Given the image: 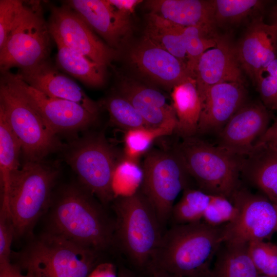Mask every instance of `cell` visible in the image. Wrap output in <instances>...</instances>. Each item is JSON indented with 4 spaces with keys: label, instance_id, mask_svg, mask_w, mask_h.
<instances>
[{
    "label": "cell",
    "instance_id": "cell-36",
    "mask_svg": "<svg viewBox=\"0 0 277 277\" xmlns=\"http://www.w3.org/2000/svg\"><path fill=\"white\" fill-rule=\"evenodd\" d=\"M237 214L238 208L230 199L212 194L202 221L211 226H222L233 221Z\"/></svg>",
    "mask_w": 277,
    "mask_h": 277
},
{
    "label": "cell",
    "instance_id": "cell-31",
    "mask_svg": "<svg viewBox=\"0 0 277 277\" xmlns=\"http://www.w3.org/2000/svg\"><path fill=\"white\" fill-rule=\"evenodd\" d=\"M103 104L108 112L111 122L126 131L151 128L132 104L118 93L108 97Z\"/></svg>",
    "mask_w": 277,
    "mask_h": 277
},
{
    "label": "cell",
    "instance_id": "cell-16",
    "mask_svg": "<svg viewBox=\"0 0 277 277\" xmlns=\"http://www.w3.org/2000/svg\"><path fill=\"white\" fill-rule=\"evenodd\" d=\"M235 49L242 69L254 83L261 72L277 59V27L266 23L263 15L254 17Z\"/></svg>",
    "mask_w": 277,
    "mask_h": 277
},
{
    "label": "cell",
    "instance_id": "cell-1",
    "mask_svg": "<svg viewBox=\"0 0 277 277\" xmlns=\"http://www.w3.org/2000/svg\"><path fill=\"white\" fill-rule=\"evenodd\" d=\"M83 186L63 188L52 201L49 231L101 254L115 245L114 221Z\"/></svg>",
    "mask_w": 277,
    "mask_h": 277
},
{
    "label": "cell",
    "instance_id": "cell-17",
    "mask_svg": "<svg viewBox=\"0 0 277 277\" xmlns=\"http://www.w3.org/2000/svg\"><path fill=\"white\" fill-rule=\"evenodd\" d=\"M216 41L215 46L203 54L196 68L195 80L201 100L215 85L225 82L245 84V73L237 56L235 44L225 35L218 34Z\"/></svg>",
    "mask_w": 277,
    "mask_h": 277
},
{
    "label": "cell",
    "instance_id": "cell-40",
    "mask_svg": "<svg viewBox=\"0 0 277 277\" xmlns=\"http://www.w3.org/2000/svg\"><path fill=\"white\" fill-rule=\"evenodd\" d=\"M259 145H266L277 148V115L272 124L255 144Z\"/></svg>",
    "mask_w": 277,
    "mask_h": 277
},
{
    "label": "cell",
    "instance_id": "cell-11",
    "mask_svg": "<svg viewBox=\"0 0 277 277\" xmlns=\"http://www.w3.org/2000/svg\"><path fill=\"white\" fill-rule=\"evenodd\" d=\"M230 200L238 208L235 219L224 225V242L265 241L277 232V205L241 186Z\"/></svg>",
    "mask_w": 277,
    "mask_h": 277
},
{
    "label": "cell",
    "instance_id": "cell-12",
    "mask_svg": "<svg viewBox=\"0 0 277 277\" xmlns=\"http://www.w3.org/2000/svg\"><path fill=\"white\" fill-rule=\"evenodd\" d=\"M2 74L34 109L49 130L56 135L84 130L97 118V115L77 103L54 97L36 90L16 74L9 71Z\"/></svg>",
    "mask_w": 277,
    "mask_h": 277
},
{
    "label": "cell",
    "instance_id": "cell-34",
    "mask_svg": "<svg viewBox=\"0 0 277 277\" xmlns=\"http://www.w3.org/2000/svg\"><path fill=\"white\" fill-rule=\"evenodd\" d=\"M143 171L137 162L125 157L117 165L112 178V189L115 197L131 194L141 186Z\"/></svg>",
    "mask_w": 277,
    "mask_h": 277
},
{
    "label": "cell",
    "instance_id": "cell-42",
    "mask_svg": "<svg viewBox=\"0 0 277 277\" xmlns=\"http://www.w3.org/2000/svg\"><path fill=\"white\" fill-rule=\"evenodd\" d=\"M117 10L123 13L130 16L136 6L143 2L141 0H108Z\"/></svg>",
    "mask_w": 277,
    "mask_h": 277
},
{
    "label": "cell",
    "instance_id": "cell-23",
    "mask_svg": "<svg viewBox=\"0 0 277 277\" xmlns=\"http://www.w3.org/2000/svg\"><path fill=\"white\" fill-rule=\"evenodd\" d=\"M277 205V148L255 145L243 159L241 177Z\"/></svg>",
    "mask_w": 277,
    "mask_h": 277
},
{
    "label": "cell",
    "instance_id": "cell-21",
    "mask_svg": "<svg viewBox=\"0 0 277 277\" xmlns=\"http://www.w3.org/2000/svg\"><path fill=\"white\" fill-rule=\"evenodd\" d=\"M118 93L132 104L150 127L176 132L178 122L172 105L158 89L125 78L119 84Z\"/></svg>",
    "mask_w": 277,
    "mask_h": 277
},
{
    "label": "cell",
    "instance_id": "cell-41",
    "mask_svg": "<svg viewBox=\"0 0 277 277\" xmlns=\"http://www.w3.org/2000/svg\"><path fill=\"white\" fill-rule=\"evenodd\" d=\"M88 277H118L115 266L109 263L97 264Z\"/></svg>",
    "mask_w": 277,
    "mask_h": 277
},
{
    "label": "cell",
    "instance_id": "cell-9",
    "mask_svg": "<svg viewBox=\"0 0 277 277\" xmlns=\"http://www.w3.org/2000/svg\"><path fill=\"white\" fill-rule=\"evenodd\" d=\"M51 36L39 1L26 2L16 25L0 48L1 73L31 68L48 60Z\"/></svg>",
    "mask_w": 277,
    "mask_h": 277
},
{
    "label": "cell",
    "instance_id": "cell-48",
    "mask_svg": "<svg viewBox=\"0 0 277 277\" xmlns=\"http://www.w3.org/2000/svg\"><path fill=\"white\" fill-rule=\"evenodd\" d=\"M28 275V277H34L32 274H31L30 273H27Z\"/></svg>",
    "mask_w": 277,
    "mask_h": 277
},
{
    "label": "cell",
    "instance_id": "cell-47",
    "mask_svg": "<svg viewBox=\"0 0 277 277\" xmlns=\"http://www.w3.org/2000/svg\"><path fill=\"white\" fill-rule=\"evenodd\" d=\"M258 277H271L265 275L260 274Z\"/></svg>",
    "mask_w": 277,
    "mask_h": 277
},
{
    "label": "cell",
    "instance_id": "cell-6",
    "mask_svg": "<svg viewBox=\"0 0 277 277\" xmlns=\"http://www.w3.org/2000/svg\"><path fill=\"white\" fill-rule=\"evenodd\" d=\"M100 254L49 231L33 240L19 259L34 277H88Z\"/></svg>",
    "mask_w": 277,
    "mask_h": 277
},
{
    "label": "cell",
    "instance_id": "cell-46",
    "mask_svg": "<svg viewBox=\"0 0 277 277\" xmlns=\"http://www.w3.org/2000/svg\"><path fill=\"white\" fill-rule=\"evenodd\" d=\"M118 277H136L130 271L126 269H120L118 272Z\"/></svg>",
    "mask_w": 277,
    "mask_h": 277
},
{
    "label": "cell",
    "instance_id": "cell-33",
    "mask_svg": "<svg viewBox=\"0 0 277 277\" xmlns=\"http://www.w3.org/2000/svg\"><path fill=\"white\" fill-rule=\"evenodd\" d=\"M172 132L163 128H141L126 131L124 136V157L138 162L146 154L154 140Z\"/></svg>",
    "mask_w": 277,
    "mask_h": 277
},
{
    "label": "cell",
    "instance_id": "cell-19",
    "mask_svg": "<svg viewBox=\"0 0 277 277\" xmlns=\"http://www.w3.org/2000/svg\"><path fill=\"white\" fill-rule=\"evenodd\" d=\"M197 133H217L247 101L245 84L225 82L211 87L201 98Z\"/></svg>",
    "mask_w": 277,
    "mask_h": 277
},
{
    "label": "cell",
    "instance_id": "cell-37",
    "mask_svg": "<svg viewBox=\"0 0 277 277\" xmlns=\"http://www.w3.org/2000/svg\"><path fill=\"white\" fill-rule=\"evenodd\" d=\"M254 84L264 105L271 111H277V59L261 72Z\"/></svg>",
    "mask_w": 277,
    "mask_h": 277
},
{
    "label": "cell",
    "instance_id": "cell-27",
    "mask_svg": "<svg viewBox=\"0 0 277 277\" xmlns=\"http://www.w3.org/2000/svg\"><path fill=\"white\" fill-rule=\"evenodd\" d=\"M184 28L155 13L149 12L146 16L143 36L187 65Z\"/></svg>",
    "mask_w": 277,
    "mask_h": 277
},
{
    "label": "cell",
    "instance_id": "cell-43",
    "mask_svg": "<svg viewBox=\"0 0 277 277\" xmlns=\"http://www.w3.org/2000/svg\"><path fill=\"white\" fill-rule=\"evenodd\" d=\"M0 277H28V275L23 274L19 266L7 261L0 262Z\"/></svg>",
    "mask_w": 277,
    "mask_h": 277
},
{
    "label": "cell",
    "instance_id": "cell-24",
    "mask_svg": "<svg viewBox=\"0 0 277 277\" xmlns=\"http://www.w3.org/2000/svg\"><path fill=\"white\" fill-rule=\"evenodd\" d=\"M171 96L178 122L176 132L182 138L195 136L202 111L195 80L190 78L174 86Z\"/></svg>",
    "mask_w": 277,
    "mask_h": 277
},
{
    "label": "cell",
    "instance_id": "cell-4",
    "mask_svg": "<svg viewBox=\"0 0 277 277\" xmlns=\"http://www.w3.org/2000/svg\"><path fill=\"white\" fill-rule=\"evenodd\" d=\"M59 172L56 163L26 161L14 176L1 210L9 213L15 238L30 233L38 219L50 208Z\"/></svg>",
    "mask_w": 277,
    "mask_h": 277
},
{
    "label": "cell",
    "instance_id": "cell-7",
    "mask_svg": "<svg viewBox=\"0 0 277 277\" xmlns=\"http://www.w3.org/2000/svg\"><path fill=\"white\" fill-rule=\"evenodd\" d=\"M65 158L82 186L105 205L115 199L112 178L118 163L124 158L102 133L90 134L71 143Z\"/></svg>",
    "mask_w": 277,
    "mask_h": 277
},
{
    "label": "cell",
    "instance_id": "cell-8",
    "mask_svg": "<svg viewBox=\"0 0 277 277\" xmlns=\"http://www.w3.org/2000/svg\"><path fill=\"white\" fill-rule=\"evenodd\" d=\"M0 110L18 139L26 161L44 160L49 154L65 147L57 135L49 130L37 112L3 74Z\"/></svg>",
    "mask_w": 277,
    "mask_h": 277
},
{
    "label": "cell",
    "instance_id": "cell-39",
    "mask_svg": "<svg viewBox=\"0 0 277 277\" xmlns=\"http://www.w3.org/2000/svg\"><path fill=\"white\" fill-rule=\"evenodd\" d=\"M15 238L14 228L8 212L0 211V262L10 261L11 247Z\"/></svg>",
    "mask_w": 277,
    "mask_h": 277
},
{
    "label": "cell",
    "instance_id": "cell-44",
    "mask_svg": "<svg viewBox=\"0 0 277 277\" xmlns=\"http://www.w3.org/2000/svg\"><path fill=\"white\" fill-rule=\"evenodd\" d=\"M147 269L149 277H182L168 273L152 265H150Z\"/></svg>",
    "mask_w": 277,
    "mask_h": 277
},
{
    "label": "cell",
    "instance_id": "cell-18",
    "mask_svg": "<svg viewBox=\"0 0 277 277\" xmlns=\"http://www.w3.org/2000/svg\"><path fill=\"white\" fill-rule=\"evenodd\" d=\"M64 3L113 49L117 50L132 32L130 16L120 11L108 0H69Z\"/></svg>",
    "mask_w": 277,
    "mask_h": 277
},
{
    "label": "cell",
    "instance_id": "cell-10",
    "mask_svg": "<svg viewBox=\"0 0 277 277\" xmlns=\"http://www.w3.org/2000/svg\"><path fill=\"white\" fill-rule=\"evenodd\" d=\"M142 167L143 178L140 190L163 226L170 221L175 200L189 187V175L174 149L149 150Z\"/></svg>",
    "mask_w": 277,
    "mask_h": 277
},
{
    "label": "cell",
    "instance_id": "cell-3",
    "mask_svg": "<svg viewBox=\"0 0 277 277\" xmlns=\"http://www.w3.org/2000/svg\"><path fill=\"white\" fill-rule=\"evenodd\" d=\"M112 202L115 245L136 267L147 269L164 233L154 210L140 189Z\"/></svg>",
    "mask_w": 277,
    "mask_h": 277
},
{
    "label": "cell",
    "instance_id": "cell-13",
    "mask_svg": "<svg viewBox=\"0 0 277 277\" xmlns=\"http://www.w3.org/2000/svg\"><path fill=\"white\" fill-rule=\"evenodd\" d=\"M48 24L51 35L96 63L109 66L119 55L117 50L100 39L82 17L65 4L51 7Z\"/></svg>",
    "mask_w": 277,
    "mask_h": 277
},
{
    "label": "cell",
    "instance_id": "cell-28",
    "mask_svg": "<svg viewBox=\"0 0 277 277\" xmlns=\"http://www.w3.org/2000/svg\"><path fill=\"white\" fill-rule=\"evenodd\" d=\"M21 144L0 110V180L1 205L7 200L12 180L20 169Z\"/></svg>",
    "mask_w": 277,
    "mask_h": 277
},
{
    "label": "cell",
    "instance_id": "cell-15",
    "mask_svg": "<svg viewBox=\"0 0 277 277\" xmlns=\"http://www.w3.org/2000/svg\"><path fill=\"white\" fill-rule=\"evenodd\" d=\"M128 60L139 74L168 89L193 78L185 63L144 36L132 47Z\"/></svg>",
    "mask_w": 277,
    "mask_h": 277
},
{
    "label": "cell",
    "instance_id": "cell-29",
    "mask_svg": "<svg viewBox=\"0 0 277 277\" xmlns=\"http://www.w3.org/2000/svg\"><path fill=\"white\" fill-rule=\"evenodd\" d=\"M272 3L262 0H213L216 27L236 25L247 18L263 15Z\"/></svg>",
    "mask_w": 277,
    "mask_h": 277
},
{
    "label": "cell",
    "instance_id": "cell-30",
    "mask_svg": "<svg viewBox=\"0 0 277 277\" xmlns=\"http://www.w3.org/2000/svg\"><path fill=\"white\" fill-rule=\"evenodd\" d=\"M211 196L199 189L186 188L180 201L172 208L170 221L173 225L202 221Z\"/></svg>",
    "mask_w": 277,
    "mask_h": 277
},
{
    "label": "cell",
    "instance_id": "cell-38",
    "mask_svg": "<svg viewBox=\"0 0 277 277\" xmlns=\"http://www.w3.org/2000/svg\"><path fill=\"white\" fill-rule=\"evenodd\" d=\"M26 5L23 1H0V48L19 19Z\"/></svg>",
    "mask_w": 277,
    "mask_h": 277
},
{
    "label": "cell",
    "instance_id": "cell-20",
    "mask_svg": "<svg viewBox=\"0 0 277 277\" xmlns=\"http://www.w3.org/2000/svg\"><path fill=\"white\" fill-rule=\"evenodd\" d=\"M16 74L26 83L49 96L68 100L97 115L101 104L91 99L73 80L61 73L47 60Z\"/></svg>",
    "mask_w": 277,
    "mask_h": 277
},
{
    "label": "cell",
    "instance_id": "cell-25",
    "mask_svg": "<svg viewBox=\"0 0 277 277\" xmlns=\"http://www.w3.org/2000/svg\"><path fill=\"white\" fill-rule=\"evenodd\" d=\"M51 36L57 46L56 61L61 70L88 86L97 88L104 85L107 66L89 60L66 46L55 36Z\"/></svg>",
    "mask_w": 277,
    "mask_h": 277
},
{
    "label": "cell",
    "instance_id": "cell-26",
    "mask_svg": "<svg viewBox=\"0 0 277 277\" xmlns=\"http://www.w3.org/2000/svg\"><path fill=\"white\" fill-rule=\"evenodd\" d=\"M248 244L223 242L215 254L211 277H258Z\"/></svg>",
    "mask_w": 277,
    "mask_h": 277
},
{
    "label": "cell",
    "instance_id": "cell-22",
    "mask_svg": "<svg viewBox=\"0 0 277 277\" xmlns=\"http://www.w3.org/2000/svg\"><path fill=\"white\" fill-rule=\"evenodd\" d=\"M145 6L169 22L184 28L197 27L215 35L213 1L149 0Z\"/></svg>",
    "mask_w": 277,
    "mask_h": 277
},
{
    "label": "cell",
    "instance_id": "cell-2",
    "mask_svg": "<svg viewBox=\"0 0 277 277\" xmlns=\"http://www.w3.org/2000/svg\"><path fill=\"white\" fill-rule=\"evenodd\" d=\"M224 225L203 221L172 225L163 233L150 265L182 277H211V263L224 242Z\"/></svg>",
    "mask_w": 277,
    "mask_h": 277
},
{
    "label": "cell",
    "instance_id": "cell-14",
    "mask_svg": "<svg viewBox=\"0 0 277 277\" xmlns=\"http://www.w3.org/2000/svg\"><path fill=\"white\" fill-rule=\"evenodd\" d=\"M272 117L261 101L247 102L217 134V145L237 155L247 156L270 126Z\"/></svg>",
    "mask_w": 277,
    "mask_h": 277
},
{
    "label": "cell",
    "instance_id": "cell-5",
    "mask_svg": "<svg viewBox=\"0 0 277 277\" xmlns=\"http://www.w3.org/2000/svg\"><path fill=\"white\" fill-rule=\"evenodd\" d=\"M182 138L174 149L199 189L230 199L241 186L240 179L244 157L195 136Z\"/></svg>",
    "mask_w": 277,
    "mask_h": 277
},
{
    "label": "cell",
    "instance_id": "cell-45",
    "mask_svg": "<svg viewBox=\"0 0 277 277\" xmlns=\"http://www.w3.org/2000/svg\"><path fill=\"white\" fill-rule=\"evenodd\" d=\"M268 24L277 27V3L272 2L268 11Z\"/></svg>",
    "mask_w": 277,
    "mask_h": 277
},
{
    "label": "cell",
    "instance_id": "cell-35",
    "mask_svg": "<svg viewBox=\"0 0 277 277\" xmlns=\"http://www.w3.org/2000/svg\"><path fill=\"white\" fill-rule=\"evenodd\" d=\"M248 250L260 274L277 277V245L255 241L248 244Z\"/></svg>",
    "mask_w": 277,
    "mask_h": 277
},
{
    "label": "cell",
    "instance_id": "cell-32",
    "mask_svg": "<svg viewBox=\"0 0 277 277\" xmlns=\"http://www.w3.org/2000/svg\"><path fill=\"white\" fill-rule=\"evenodd\" d=\"M213 35L197 27H188L183 29V36L187 56V67L191 76L195 79L198 62L207 50L215 46L216 37Z\"/></svg>",
    "mask_w": 277,
    "mask_h": 277
}]
</instances>
